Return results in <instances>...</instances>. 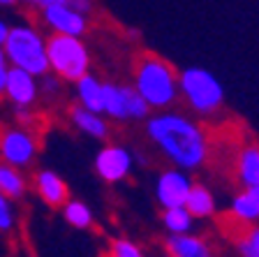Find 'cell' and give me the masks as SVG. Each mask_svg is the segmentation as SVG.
<instances>
[{
  "mask_svg": "<svg viewBox=\"0 0 259 257\" xmlns=\"http://www.w3.org/2000/svg\"><path fill=\"white\" fill-rule=\"evenodd\" d=\"M178 100L199 116H213L225 104V86L206 67H185L178 72Z\"/></svg>",
  "mask_w": 259,
  "mask_h": 257,
  "instance_id": "cell-4",
  "label": "cell"
},
{
  "mask_svg": "<svg viewBox=\"0 0 259 257\" xmlns=\"http://www.w3.org/2000/svg\"><path fill=\"white\" fill-rule=\"evenodd\" d=\"M132 88L148 102L153 112L171 109L178 102V72L169 60L144 54L132 67Z\"/></svg>",
  "mask_w": 259,
  "mask_h": 257,
  "instance_id": "cell-2",
  "label": "cell"
},
{
  "mask_svg": "<svg viewBox=\"0 0 259 257\" xmlns=\"http://www.w3.org/2000/svg\"><path fill=\"white\" fill-rule=\"evenodd\" d=\"M229 213L241 225H254V223H259V206H257L254 195L250 190H241L238 195H234L232 202H229Z\"/></svg>",
  "mask_w": 259,
  "mask_h": 257,
  "instance_id": "cell-19",
  "label": "cell"
},
{
  "mask_svg": "<svg viewBox=\"0 0 259 257\" xmlns=\"http://www.w3.org/2000/svg\"><path fill=\"white\" fill-rule=\"evenodd\" d=\"M109 252H111V257H146V252L130 239H113Z\"/></svg>",
  "mask_w": 259,
  "mask_h": 257,
  "instance_id": "cell-23",
  "label": "cell"
},
{
  "mask_svg": "<svg viewBox=\"0 0 259 257\" xmlns=\"http://www.w3.org/2000/svg\"><path fill=\"white\" fill-rule=\"evenodd\" d=\"M39 151L37 137L26 125H14L0 132V162L16 169H28L35 162Z\"/></svg>",
  "mask_w": 259,
  "mask_h": 257,
  "instance_id": "cell-7",
  "label": "cell"
},
{
  "mask_svg": "<svg viewBox=\"0 0 259 257\" xmlns=\"http://www.w3.org/2000/svg\"><path fill=\"white\" fill-rule=\"evenodd\" d=\"M7 32H10V23L0 16V49H3V44H5V40H7Z\"/></svg>",
  "mask_w": 259,
  "mask_h": 257,
  "instance_id": "cell-27",
  "label": "cell"
},
{
  "mask_svg": "<svg viewBox=\"0 0 259 257\" xmlns=\"http://www.w3.org/2000/svg\"><path fill=\"white\" fill-rule=\"evenodd\" d=\"M10 67L12 65L7 63L5 54H3V49H0V100L5 97V81H7V75H10Z\"/></svg>",
  "mask_w": 259,
  "mask_h": 257,
  "instance_id": "cell-26",
  "label": "cell"
},
{
  "mask_svg": "<svg viewBox=\"0 0 259 257\" xmlns=\"http://www.w3.org/2000/svg\"><path fill=\"white\" fill-rule=\"evenodd\" d=\"M248 190L254 195V199H257V206H259V186L257 188H248Z\"/></svg>",
  "mask_w": 259,
  "mask_h": 257,
  "instance_id": "cell-30",
  "label": "cell"
},
{
  "mask_svg": "<svg viewBox=\"0 0 259 257\" xmlns=\"http://www.w3.org/2000/svg\"><path fill=\"white\" fill-rule=\"evenodd\" d=\"M47 60L49 72L65 84H74L91 72V51L81 38L72 35H47Z\"/></svg>",
  "mask_w": 259,
  "mask_h": 257,
  "instance_id": "cell-5",
  "label": "cell"
},
{
  "mask_svg": "<svg viewBox=\"0 0 259 257\" xmlns=\"http://www.w3.org/2000/svg\"><path fill=\"white\" fill-rule=\"evenodd\" d=\"M167 252L171 257H213L210 246L201 239V236L192 234H169V239L164 241Z\"/></svg>",
  "mask_w": 259,
  "mask_h": 257,
  "instance_id": "cell-14",
  "label": "cell"
},
{
  "mask_svg": "<svg viewBox=\"0 0 259 257\" xmlns=\"http://www.w3.org/2000/svg\"><path fill=\"white\" fill-rule=\"evenodd\" d=\"M192 176L190 171H183L178 167L164 169L155 178V199L162 209H171V206H183L188 193L192 188Z\"/></svg>",
  "mask_w": 259,
  "mask_h": 257,
  "instance_id": "cell-10",
  "label": "cell"
},
{
  "mask_svg": "<svg viewBox=\"0 0 259 257\" xmlns=\"http://www.w3.org/2000/svg\"><path fill=\"white\" fill-rule=\"evenodd\" d=\"M72 86H74L76 104L91 109V112L102 114V81L97 79L93 72H88V75H83L81 79H76Z\"/></svg>",
  "mask_w": 259,
  "mask_h": 257,
  "instance_id": "cell-16",
  "label": "cell"
},
{
  "mask_svg": "<svg viewBox=\"0 0 259 257\" xmlns=\"http://www.w3.org/2000/svg\"><path fill=\"white\" fill-rule=\"evenodd\" d=\"M153 109L127 84L102 81V114L111 121H146Z\"/></svg>",
  "mask_w": 259,
  "mask_h": 257,
  "instance_id": "cell-6",
  "label": "cell"
},
{
  "mask_svg": "<svg viewBox=\"0 0 259 257\" xmlns=\"http://www.w3.org/2000/svg\"><path fill=\"white\" fill-rule=\"evenodd\" d=\"M60 93H63V81L56 75L47 72L44 77H39V97L47 95L51 100H56V97H60Z\"/></svg>",
  "mask_w": 259,
  "mask_h": 257,
  "instance_id": "cell-25",
  "label": "cell"
},
{
  "mask_svg": "<svg viewBox=\"0 0 259 257\" xmlns=\"http://www.w3.org/2000/svg\"><path fill=\"white\" fill-rule=\"evenodd\" d=\"M194 215L185 206H171V209H162V227L169 234H188L194 230Z\"/></svg>",
  "mask_w": 259,
  "mask_h": 257,
  "instance_id": "cell-20",
  "label": "cell"
},
{
  "mask_svg": "<svg viewBox=\"0 0 259 257\" xmlns=\"http://www.w3.org/2000/svg\"><path fill=\"white\" fill-rule=\"evenodd\" d=\"M28 178L21 169H16L12 165H5V162H0V193L10 197L12 202L16 199H23L28 193Z\"/></svg>",
  "mask_w": 259,
  "mask_h": 257,
  "instance_id": "cell-18",
  "label": "cell"
},
{
  "mask_svg": "<svg viewBox=\"0 0 259 257\" xmlns=\"http://www.w3.org/2000/svg\"><path fill=\"white\" fill-rule=\"evenodd\" d=\"M97 257H111V252L107 250V252H102V255H97Z\"/></svg>",
  "mask_w": 259,
  "mask_h": 257,
  "instance_id": "cell-31",
  "label": "cell"
},
{
  "mask_svg": "<svg viewBox=\"0 0 259 257\" xmlns=\"http://www.w3.org/2000/svg\"><path fill=\"white\" fill-rule=\"evenodd\" d=\"M70 123L79 130L81 134H86L91 139H97V141H104L109 137V118L100 112H91V109L81 107V104H72L70 112Z\"/></svg>",
  "mask_w": 259,
  "mask_h": 257,
  "instance_id": "cell-13",
  "label": "cell"
},
{
  "mask_svg": "<svg viewBox=\"0 0 259 257\" xmlns=\"http://www.w3.org/2000/svg\"><path fill=\"white\" fill-rule=\"evenodd\" d=\"M37 16L42 26L54 35H72V38H83L88 32V16L76 12L70 5H47L37 10Z\"/></svg>",
  "mask_w": 259,
  "mask_h": 257,
  "instance_id": "cell-9",
  "label": "cell"
},
{
  "mask_svg": "<svg viewBox=\"0 0 259 257\" xmlns=\"http://www.w3.org/2000/svg\"><path fill=\"white\" fill-rule=\"evenodd\" d=\"M32 190L51 209H60L70 199V186L54 169H37L32 174Z\"/></svg>",
  "mask_w": 259,
  "mask_h": 257,
  "instance_id": "cell-12",
  "label": "cell"
},
{
  "mask_svg": "<svg viewBox=\"0 0 259 257\" xmlns=\"http://www.w3.org/2000/svg\"><path fill=\"white\" fill-rule=\"evenodd\" d=\"M146 137L160 156L183 171L201 169L210 156L204 125L176 109H162L146 118Z\"/></svg>",
  "mask_w": 259,
  "mask_h": 257,
  "instance_id": "cell-1",
  "label": "cell"
},
{
  "mask_svg": "<svg viewBox=\"0 0 259 257\" xmlns=\"http://www.w3.org/2000/svg\"><path fill=\"white\" fill-rule=\"evenodd\" d=\"M236 178L245 190L259 186V146H243L236 156Z\"/></svg>",
  "mask_w": 259,
  "mask_h": 257,
  "instance_id": "cell-17",
  "label": "cell"
},
{
  "mask_svg": "<svg viewBox=\"0 0 259 257\" xmlns=\"http://www.w3.org/2000/svg\"><path fill=\"white\" fill-rule=\"evenodd\" d=\"M60 211H63L65 223L70 227H74V230H88V227H93V211L86 202L70 197L60 206Z\"/></svg>",
  "mask_w": 259,
  "mask_h": 257,
  "instance_id": "cell-21",
  "label": "cell"
},
{
  "mask_svg": "<svg viewBox=\"0 0 259 257\" xmlns=\"http://www.w3.org/2000/svg\"><path fill=\"white\" fill-rule=\"evenodd\" d=\"M19 0H0V7H14Z\"/></svg>",
  "mask_w": 259,
  "mask_h": 257,
  "instance_id": "cell-29",
  "label": "cell"
},
{
  "mask_svg": "<svg viewBox=\"0 0 259 257\" xmlns=\"http://www.w3.org/2000/svg\"><path fill=\"white\" fill-rule=\"evenodd\" d=\"M236 248L241 257H259V225H250L248 232H243Z\"/></svg>",
  "mask_w": 259,
  "mask_h": 257,
  "instance_id": "cell-22",
  "label": "cell"
},
{
  "mask_svg": "<svg viewBox=\"0 0 259 257\" xmlns=\"http://www.w3.org/2000/svg\"><path fill=\"white\" fill-rule=\"evenodd\" d=\"M19 3H23L26 7H35V10H39L44 5V0H19Z\"/></svg>",
  "mask_w": 259,
  "mask_h": 257,
  "instance_id": "cell-28",
  "label": "cell"
},
{
  "mask_svg": "<svg viewBox=\"0 0 259 257\" xmlns=\"http://www.w3.org/2000/svg\"><path fill=\"white\" fill-rule=\"evenodd\" d=\"M5 100L14 109H30L39 100V79L19 67H10L5 81Z\"/></svg>",
  "mask_w": 259,
  "mask_h": 257,
  "instance_id": "cell-11",
  "label": "cell"
},
{
  "mask_svg": "<svg viewBox=\"0 0 259 257\" xmlns=\"http://www.w3.org/2000/svg\"><path fill=\"white\" fill-rule=\"evenodd\" d=\"M95 174L109 186L125 181L135 169V153L120 144H104L95 156Z\"/></svg>",
  "mask_w": 259,
  "mask_h": 257,
  "instance_id": "cell-8",
  "label": "cell"
},
{
  "mask_svg": "<svg viewBox=\"0 0 259 257\" xmlns=\"http://www.w3.org/2000/svg\"><path fill=\"white\" fill-rule=\"evenodd\" d=\"M183 206L194 215V220L213 218L218 211L215 195H213V190H210L208 186H204V183H192Z\"/></svg>",
  "mask_w": 259,
  "mask_h": 257,
  "instance_id": "cell-15",
  "label": "cell"
},
{
  "mask_svg": "<svg viewBox=\"0 0 259 257\" xmlns=\"http://www.w3.org/2000/svg\"><path fill=\"white\" fill-rule=\"evenodd\" d=\"M3 54L12 67L26 70L30 75L44 77L49 72L47 60V35L32 23L10 26L7 40L3 44Z\"/></svg>",
  "mask_w": 259,
  "mask_h": 257,
  "instance_id": "cell-3",
  "label": "cell"
},
{
  "mask_svg": "<svg viewBox=\"0 0 259 257\" xmlns=\"http://www.w3.org/2000/svg\"><path fill=\"white\" fill-rule=\"evenodd\" d=\"M16 225V213H14V204L10 197L0 193V232H12Z\"/></svg>",
  "mask_w": 259,
  "mask_h": 257,
  "instance_id": "cell-24",
  "label": "cell"
}]
</instances>
